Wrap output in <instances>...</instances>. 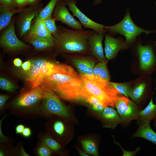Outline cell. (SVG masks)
<instances>
[{
  "label": "cell",
  "mask_w": 156,
  "mask_h": 156,
  "mask_svg": "<svg viewBox=\"0 0 156 156\" xmlns=\"http://www.w3.org/2000/svg\"><path fill=\"white\" fill-rule=\"evenodd\" d=\"M0 87L3 90L9 92H13L16 89L14 85L11 82L5 78H0Z\"/></svg>",
  "instance_id": "33"
},
{
  "label": "cell",
  "mask_w": 156,
  "mask_h": 156,
  "mask_svg": "<svg viewBox=\"0 0 156 156\" xmlns=\"http://www.w3.org/2000/svg\"><path fill=\"white\" fill-rule=\"evenodd\" d=\"M104 28L110 35L119 34L123 35L127 44L133 42L141 33L144 32L146 35L151 33H156V30H148L136 25L132 21L129 10L127 11L120 22L113 25H105Z\"/></svg>",
  "instance_id": "5"
},
{
  "label": "cell",
  "mask_w": 156,
  "mask_h": 156,
  "mask_svg": "<svg viewBox=\"0 0 156 156\" xmlns=\"http://www.w3.org/2000/svg\"><path fill=\"white\" fill-rule=\"evenodd\" d=\"M66 6L65 0H58L52 15L55 21L65 24L73 29L83 30L82 24L74 18Z\"/></svg>",
  "instance_id": "11"
},
{
  "label": "cell",
  "mask_w": 156,
  "mask_h": 156,
  "mask_svg": "<svg viewBox=\"0 0 156 156\" xmlns=\"http://www.w3.org/2000/svg\"><path fill=\"white\" fill-rule=\"evenodd\" d=\"M155 45L156 46V41H155Z\"/></svg>",
  "instance_id": "47"
},
{
  "label": "cell",
  "mask_w": 156,
  "mask_h": 156,
  "mask_svg": "<svg viewBox=\"0 0 156 156\" xmlns=\"http://www.w3.org/2000/svg\"><path fill=\"white\" fill-rule=\"evenodd\" d=\"M68 57L80 74L88 76H94L93 69L95 66V57L92 55L89 56L70 55Z\"/></svg>",
  "instance_id": "14"
},
{
  "label": "cell",
  "mask_w": 156,
  "mask_h": 156,
  "mask_svg": "<svg viewBox=\"0 0 156 156\" xmlns=\"http://www.w3.org/2000/svg\"><path fill=\"white\" fill-rule=\"evenodd\" d=\"M17 156L16 148L12 144L0 143V156Z\"/></svg>",
  "instance_id": "30"
},
{
  "label": "cell",
  "mask_w": 156,
  "mask_h": 156,
  "mask_svg": "<svg viewBox=\"0 0 156 156\" xmlns=\"http://www.w3.org/2000/svg\"><path fill=\"white\" fill-rule=\"evenodd\" d=\"M29 33L45 38H53L45 26L44 21L36 19Z\"/></svg>",
  "instance_id": "23"
},
{
  "label": "cell",
  "mask_w": 156,
  "mask_h": 156,
  "mask_svg": "<svg viewBox=\"0 0 156 156\" xmlns=\"http://www.w3.org/2000/svg\"><path fill=\"white\" fill-rule=\"evenodd\" d=\"M13 64L14 66L19 67L21 66L22 64V60L19 58H16L13 61Z\"/></svg>",
  "instance_id": "43"
},
{
  "label": "cell",
  "mask_w": 156,
  "mask_h": 156,
  "mask_svg": "<svg viewBox=\"0 0 156 156\" xmlns=\"http://www.w3.org/2000/svg\"><path fill=\"white\" fill-rule=\"evenodd\" d=\"M8 115H5L0 120V143L8 144H12L13 140L12 138L5 136L3 133L1 129V124L4 119L8 116Z\"/></svg>",
  "instance_id": "35"
},
{
  "label": "cell",
  "mask_w": 156,
  "mask_h": 156,
  "mask_svg": "<svg viewBox=\"0 0 156 156\" xmlns=\"http://www.w3.org/2000/svg\"><path fill=\"white\" fill-rule=\"evenodd\" d=\"M146 87V83L143 82L131 88L128 93V96L134 101L138 102L144 94Z\"/></svg>",
  "instance_id": "26"
},
{
  "label": "cell",
  "mask_w": 156,
  "mask_h": 156,
  "mask_svg": "<svg viewBox=\"0 0 156 156\" xmlns=\"http://www.w3.org/2000/svg\"><path fill=\"white\" fill-rule=\"evenodd\" d=\"M101 116L105 127L113 129L118 124L124 123L119 114L112 107H105L101 113Z\"/></svg>",
  "instance_id": "18"
},
{
  "label": "cell",
  "mask_w": 156,
  "mask_h": 156,
  "mask_svg": "<svg viewBox=\"0 0 156 156\" xmlns=\"http://www.w3.org/2000/svg\"><path fill=\"white\" fill-rule=\"evenodd\" d=\"M9 98L8 95L1 94L0 95V115L5 111V103Z\"/></svg>",
  "instance_id": "37"
},
{
  "label": "cell",
  "mask_w": 156,
  "mask_h": 156,
  "mask_svg": "<svg viewBox=\"0 0 156 156\" xmlns=\"http://www.w3.org/2000/svg\"><path fill=\"white\" fill-rule=\"evenodd\" d=\"M31 129L29 127H25L21 134L25 138H28L31 136Z\"/></svg>",
  "instance_id": "41"
},
{
  "label": "cell",
  "mask_w": 156,
  "mask_h": 156,
  "mask_svg": "<svg viewBox=\"0 0 156 156\" xmlns=\"http://www.w3.org/2000/svg\"><path fill=\"white\" fill-rule=\"evenodd\" d=\"M38 141L42 142L48 146L54 153L60 154L62 150V146L52 136L47 133L39 134Z\"/></svg>",
  "instance_id": "22"
},
{
  "label": "cell",
  "mask_w": 156,
  "mask_h": 156,
  "mask_svg": "<svg viewBox=\"0 0 156 156\" xmlns=\"http://www.w3.org/2000/svg\"><path fill=\"white\" fill-rule=\"evenodd\" d=\"M25 40L37 50H47L55 48V46L54 38H45L29 33L25 37Z\"/></svg>",
  "instance_id": "17"
},
{
  "label": "cell",
  "mask_w": 156,
  "mask_h": 156,
  "mask_svg": "<svg viewBox=\"0 0 156 156\" xmlns=\"http://www.w3.org/2000/svg\"><path fill=\"white\" fill-rule=\"evenodd\" d=\"M25 126L22 124H19L16 126L15 128L16 133L21 134L25 127Z\"/></svg>",
  "instance_id": "42"
},
{
  "label": "cell",
  "mask_w": 156,
  "mask_h": 156,
  "mask_svg": "<svg viewBox=\"0 0 156 156\" xmlns=\"http://www.w3.org/2000/svg\"><path fill=\"white\" fill-rule=\"evenodd\" d=\"M55 21L52 16L44 21L47 29L52 36L56 33L57 31V27L56 25Z\"/></svg>",
  "instance_id": "31"
},
{
  "label": "cell",
  "mask_w": 156,
  "mask_h": 156,
  "mask_svg": "<svg viewBox=\"0 0 156 156\" xmlns=\"http://www.w3.org/2000/svg\"><path fill=\"white\" fill-rule=\"evenodd\" d=\"M115 107L124 123H128L139 118L140 108L128 97L122 95L116 101Z\"/></svg>",
  "instance_id": "10"
},
{
  "label": "cell",
  "mask_w": 156,
  "mask_h": 156,
  "mask_svg": "<svg viewBox=\"0 0 156 156\" xmlns=\"http://www.w3.org/2000/svg\"><path fill=\"white\" fill-rule=\"evenodd\" d=\"M31 64V61L30 60H27L22 63L21 67L23 71H27L30 69Z\"/></svg>",
  "instance_id": "39"
},
{
  "label": "cell",
  "mask_w": 156,
  "mask_h": 156,
  "mask_svg": "<svg viewBox=\"0 0 156 156\" xmlns=\"http://www.w3.org/2000/svg\"><path fill=\"white\" fill-rule=\"evenodd\" d=\"M57 31L53 35L55 43V53L91 54L88 40L95 32L93 30H75L62 26H57Z\"/></svg>",
  "instance_id": "2"
},
{
  "label": "cell",
  "mask_w": 156,
  "mask_h": 156,
  "mask_svg": "<svg viewBox=\"0 0 156 156\" xmlns=\"http://www.w3.org/2000/svg\"><path fill=\"white\" fill-rule=\"evenodd\" d=\"M58 0H50L36 16V19L44 21L52 16L53 12Z\"/></svg>",
  "instance_id": "24"
},
{
  "label": "cell",
  "mask_w": 156,
  "mask_h": 156,
  "mask_svg": "<svg viewBox=\"0 0 156 156\" xmlns=\"http://www.w3.org/2000/svg\"><path fill=\"white\" fill-rule=\"evenodd\" d=\"M39 86L53 91L66 100H85L86 90L81 75L68 65L55 64Z\"/></svg>",
  "instance_id": "1"
},
{
  "label": "cell",
  "mask_w": 156,
  "mask_h": 156,
  "mask_svg": "<svg viewBox=\"0 0 156 156\" xmlns=\"http://www.w3.org/2000/svg\"><path fill=\"white\" fill-rule=\"evenodd\" d=\"M86 90L98 99L105 107H115L116 103L122 94L110 83L93 76L80 74Z\"/></svg>",
  "instance_id": "4"
},
{
  "label": "cell",
  "mask_w": 156,
  "mask_h": 156,
  "mask_svg": "<svg viewBox=\"0 0 156 156\" xmlns=\"http://www.w3.org/2000/svg\"><path fill=\"white\" fill-rule=\"evenodd\" d=\"M41 2L29 5L25 8L18 16L17 25L18 34L20 37H25L31 28L32 21L43 8Z\"/></svg>",
  "instance_id": "9"
},
{
  "label": "cell",
  "mask_w": 156,
  "mask_h": 156,
  "mask_svg": "<svg viewBox=\"0 0 156 156\" xmlns=\"http://www.w3.org/2000/svg\"><path fill=\"white\" fill-rule=\"evenodd\" d=\"M85 101L88 103L94 111L99 113L101 114L105 108L102 103L98 99L87 91L85 96Z\"/></svg>",
  "instance_id": "27"
},
{
  "label": "cell",
  "mask_w": 156,
  "mask_h": 156,
  "mask_svg": "<svg viewBox=\"0 0 156 156\" xmlns=\"http://www.w3.org/2000/svg\"><path fill=\"white\" fill-rule=\"evenodd\" d=\"M139 115V118L137 120L138 125L153 120L156 127V104L154 103L152 96L146 107L140 111Z\"/></svg>",
  "instance_id": "19"
},
{
  "label": "cell",
  "mask_w": 156,
  "mask_h": 156,
  "mask_svg": "<svg viewBox=\"0 0 156 156\" xmlns=\"http://www.w3.org/2000/svg\"><path fill=\"white\" fill-rule=\"evenodd\" d=\"M103 0H94L93 1V5L94 6H96L101 4Z\"/></svg>",
  "instance_id": "45"
},
{
  "label": "cell",
  "mask_w": 156,
  "mask_h": 156,
  "mask_svg": "<svg viewBox=\"0 0 156 156\" xmlns=\"http://www.w3.org/2000/svg\"><path fill=\"white\" fill-rule=\"evenodd\" d=\"M17 156H29L30 155L27 153L25 151L23 147L22 142L21 141L18 143L15 147Z\"/></svg>",
  "instance_id": "38"
},
{
  "label": "cell",
  "mask_w": 156,
  "mask_h": 156,
  "mask_svg": "<svg viewBox=\"0 0 156 156\" xmlns=\"http://www.w3.org/2000/svg\"><path fill=\"white\" fill-rule=\"evenodd\" d=\"M81 143L87 153L94 156L98 155L97 145L94 140L91 139H85L81 140Z\"/></svg>",
  "instance_id": "28"
},
{
  "label": "cell",
  "mask_w": 156,
  "mask_h": 156,
  "mask_svg": "<svg viewBox=\"0 0 156 156\" xmlns=\"http://www.w3.org/2000/svg\"><path fill=\"white\" fill-rule=\"evenodd\" d=\"M115 143L118 145L121 149L123 156H135L140 150V148L138 147L135 150L133 151H128L124 149L121 146V145L118 142L115 141Z\"/></svg>",
  "instance_id": "36"
},
{
  "label": "cell",
  "mask_w": 156,
  "mask_h": 156,
  "mask_svg": "<svg viewBox=\"0 0 156 156\" xmlns=\"http://www.w3.org/2000/svg\"><path fill=\"white\" fill-rule=\"evenodd\" d=\"M155 5H156V1H155Z\"/></svg>",
  "instance_id": "48"
},
{
  "label": "cell",
  "mask_w": 156,
  "mask_h": 156,
  "mask_svg": "<svg viewBox=\"0 0 156 156\" xmlns=\"http://www.w3.org/2000/svg\"><path fill=\"white\" fill-rule=\"evenodd\" d=\"M24 9L19 8L13 9L0 8V31H2L9 25L14 15L20 13Z\"/></svg>",
  "instance_id": "21"
},
{
  "label": "cell",
  "mask_w": 156,
  "mask_h": 156,
  "mask_svg": "<svg viewBox=\"0 0 156 156\" xmlns=\"http://www.w3.org/2000/svg\"><path fill=\"white\" fill-rule=\"evenodd\" d=\"M79 153L80 155L82 156H89V155H88L87 154L81 151V150H79Z\"/></svg>",
  "instance_id": "46"
},
{
  "label": "cell",
  "mask_w": 156,
  "mask_h": 156,
  "mask_svg": "<svg viewBox=\"0 0 156 156\" xmlns=\"http://www.w3.org/2000/svg\"><path fill=\"white\" fill-rule=\"evenodd\" d=\"M138 126V129L132 137L144 138L156 145V133L152 129L150 122L139 124Z\"/></svg>",
  "instance_id": "20"
},
{
  "label": "cell",
  "mask_w": 156,
  "mask_h": 156,
  "mask_svg": "<svg viewBox=\"0 0 156 156\" xmlns=\"http://www.w3.org/2000/svg\"><path fill=\"white\" fill-rule=\"evenodd\" d=\"M65 1L66 5L68 6L73 16L78 18L84 27L92 29L98 33H105L106 32L104 28V25L92 21L79 9L77 5V0H65Z\"/></svg>",
  "instance_id": "12"
},
{
  "label": "cell",
  "mask_w": 156,
  "mask_h": 156,
  "mask_svg": "<svg viewBox=\"0 0 156 156\" xmlns=\"http://www.w3.org/2000/svg\"><path fill=\"white\" fill-rule=\"evenodd\" d=\"M34 152L37 156H50L54 153L46 145L39 141L34 149Z\"/></svg>",
  "instance_id": "29"
},
{
  "label": "cell",
  "mask_w": 156,
  "mask_h": 156,
  "mask_svg": "<svg viewBox=\"0 0 156 156\" xmlns=\"http://www.w3.org/2000/svg\"><path fill=\"white\" fill-rule=\"evenodd\" d=\"M105 57L108 60L114 58L120 49L127 47L126 41L119 38H115L107 34H105Z\"/></svg>",
  "instance_id": "15"
},
{
  "label": "cell",
  "mask_w": 156,
  "mask_h": 156,
  "mask_svg": "<svg viewBox=\"0 0 156 156\" xmlns=\"http://www.w3.org/2000/svg\"><path fill=\"white\" fill-rule=\"evenodd\" d=\"M46 89L45 96L43 100L40 111V116L48 118L54 115L68 118L67 109L53 91Z\"/></svg>",
  "instance_id": "6"
},
{
  "label": "cell",
  "mask_w": 156,
  "mask_h": 156,
  "mask_svg": "<svg viewBox=\"0 0 156 156\" xmlns=\"http://www.w3.org/2000/svg\"><path fill=\"white\" fill-rule=\"evenodd\" d=\"M23 92L8 107L10 114L26 119L40 116V106L38 103L44 98L46 88L40 86Z\"/></svg>",
  "instance_id": "3"
},
{
  "label": "cell",
  "mask_w": 156,
  "mask_h": 156,
  "mask_svg": "<svg viewBox=\"0 0 156 156\" xmlns=\"http://www.w3.org/2000/svg\"><path fill=\"white\" fill-rule=\"evenodd\" d=\"M105 33L95 32L89 37L88 44L91 54L100 62H105L102 41Z\"/></svg>",
  "instance_id": "16"
},
{
  "label": "cell",
  "mask_w": 156,
  "mask_h": 156,
  "mask_svg": "<svg viewBox=\"0 0 156 156\" xmlns=\"http://www.w3.org/2000/svg\"><path fill=\"white\" fill-rule=\"evenodd\" d=\"M0 43L3 49L12 52L22 51L30 47L17 37L15 33L14 19L11 21L2 32L0 36Z\"/></svg>",
  "instance_id": "8"
},
{
  "label": "cell",
  "mask_w": 156,
  "mask_h": 156,
  "mask_svg": "<svg viewBox=\"0 0 156 156\" xmlns=\"http://www.w3.org/2000/svg\"><path fill=\"white\" fill-rule=\"evenodd\" d=\"M17 8L14 0H0V8L13 9Z\"/></svg>",
  "instance_id": "34"
},
{
  "label": "cell",
  "mask_w": 156,
  "mask_h": 156,
  "mask_svg": "<svg viewBox=\"0 0 156 156\" xmlns=\"http://www.w3.org/2000/svg\"><path fill=\"white\" fill-rule=\"evenodd\" d=\"M18 8H25L27 5V0H14Z\"/></svg>",
  "instance_id": "40"
},
{
  "label": "cell",
  "mask_w": 156,
  "mask_h": 156,
  "mask_svg": "<svg viewBox=\"0 0 156 156\" xmlns=\"http://www.w3.org/2000/svg\"><path fill=\"white\" fill-rule=\"evenodd\" d=\"M93 73L96 77L109 81L110 76L105 62H100L95 66L93 69Z\"/></svg>",
  "instance_id": "25"
},
{
  "label": "cell",
  "mask_w": 156,
  "mask_h": 156,
  "mask_svg": "<svg viewBox=\"0 0 156 156\" xmlns=\"http://www.w3.org/2000/svg\"><path fill=\"white\" fill-rule=\"evenodd\" d=\"M110 83L120 94L128 97V93L131 88L129 84L112 82H110Z\"/></svg>",
  "instance_id": "32"
},
{
  "label": "cell",
  "mask_w": 156,
  "mask_h": 156,
  "mask_svg": "<svg viewBox=\"0 0 156 156\" xmlns=\"http://www.w3.org/2000/svg\"><path fill=\"white\" fill-rule=\"evenodd\" d=\"M30 69L24 73L26 81L34 88L40 86L44 78L51 71L55 64L47 60L38 59L31 60Z\"/></svg>",
  "instance_id": "7"
},
{
  "label": "cell",
  "mask_w": 156,
  "mask_h": 156,
  "mask_svg": "<svg viewBox=\"0 0 156 156\" xmlns=\"http://www.w3.org/2000/svg\"><path fill=\"white\" fill-rule=\"evenodd\" d=\"M137 52L140 69L144 71L153 70L156 66V56L151 45H138Z\"/></svg>",
  "instance_id": "13"
},
{
  "label": "cell",
  "mask_w": 156,
  "mask_h": 156,
  "mask_svg": "<svg viewBox=\"0 0 156 156\" xmlns=\"http://www.w3.org/2000/svg\"><path fill=\"white\" fill-rule=\"evenodd\" d=\"M42 0H27V5H31L41 2Z\"/></svg>",
  "instance_id": "44"
}]
</instances>
